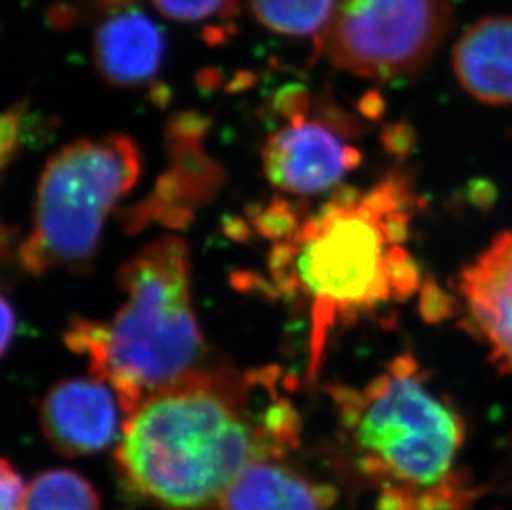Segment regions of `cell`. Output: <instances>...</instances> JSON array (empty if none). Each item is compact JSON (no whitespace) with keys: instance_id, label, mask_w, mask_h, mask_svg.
Instances as JSON below:
<instances>
[{"instance_id":"1","label":"cell","mask_w":512,"mask_h":510,"mask_svg":"<svg viewBox=\"0 0 512 510\" xmlns=\"http://www.w3.org/2000/svg\"><path fill=\"white\" fill-rule=\"evenodd\" d=\"M262 373L198 371L126 416L116 458L136 492L173 510L219 502L247 466L292 448L299 418L276 398L251 408Z\"/></svg>"},{"instance_id":"2","label":"cell","mask_w":512,"mask_h":510,"mask_svg":"<svg viewBox=\"0 0 512 510\" xmlns=\"http://www.w3.org/2000/svg\"><path fill=\"white\" fill-rule=\"evenodd\" d=\"M413 207L410 181L400 174L368 191L340 189L272 247L269 272L279 294L309 307L312 378L339 323L403 302L420 287L405 247Z\"/></svg>"},{"instance_id":"3","label":"cell","mask_w":512,"mask_h":510,"mask_svg":"<svg viewBox=\"0 0 512 510\" xmlns=\"http://www.w3.org/2000/svg\"><path fill=\"white\" fill-rule=\"evenodd\" d=\"M188 244L161 237L120 270L126 299L108 322L78 320L65 342L107 381L123 413L203 370L204 340L191 304Z\"/></svg>"},{"instance_id":"4","label":"cell","mask_w":512,"mask_h":510,"mask_svg":"<svg viewBox=\"0 0 512 510\" xmlns=\"http://www.w3.org/2000/svg\"><path fill=\"white\" fill-rule=\"evenodd\" d=\"M334 393L358 466L383 489H425L455 474L463 418L431 390L410 353L395 358L362 390Z\"/></svg>"},{"instance_id":"5","label":"cell","mask_w":512,"mask_h":510,"mask_svg":"<svg viewBox=\"0 0 512 510\" xmlns=\"http://www.w3.org/2000/svg\"><path fill=\"white\" fill-rule=\"evenodd\" d=\"M140 169L130 136L75 141L58 151L40 176L32 229L19 249L22 267L40 275L92 259L107 217Z\"/></svg>"},{"instance_id":"6","label":"cell","mask_w":512,"mask_h":510,"mask_svg":"<svg viewBox=\"0 0 512 510\" xmlns=\"http://www.w3.org/2000/svg\"><path fill=\"white\" fill-rule=\"evenodd\" d=\"M451 24L450 0H337L317 44L343 72L393 80L425 67Z\"/></svg>"},{"instance_id":"7","label":"cell","mask_w":512,"mask_h":510,"mask_svg":"<svg viewBox=\"0 0 512 510\" xmlns=\"http://www.w3.org/2000/svg\"><path fill=\"white\" fill-rule=\"evenodd\" d=\"M302 110L272 133L262 163L271 184L285 193L314 196L332 189L360 164L357 148L348 145L337 126L309 118Z\"/></svg>"},{"instance_id":"8","label":"cell","mask_w":512,"mask_h":510,"mask_svg":"<svg viewBox=\"0 0 512 510\" xmlns=\"http://www.w3.org/2000/svg\"><path fill=\"white\" fill-rule=\"evenodd\" d=\"M120 398L95 376L58 381L40 405V428L68 458L102 453L121 436Z\"/></svg>"},{"instance_id":"9","label":"cell","mask_w":512,"mask_h":510,"mask_svg":"<svg viewBox=\"0 0 512 510\" xmlns=\"http://www.w3.org/2000/svg\"><path fill=\"white\" fill-rule=\"evenodd\" d=\"M468 327L489 350V360L512 375V227L501 232L458 282Z\"/></svg>"},{"instance_id":"10","label":"cell","mask_w":512,"mask_h":510,"mask_svg":"<svg viewBox=\"0 0 512 510\" xmlns=\"http://www.w3.org/2000/svg\"><path fill=\"white\" fill-rule=\"evenodd\" d=\"M160 27L140 10L108 17L93 35V62L108 85L145 87L155 80L165 58Z\"/></svg>"},{"instance_id":"11","label":"cell","mask_w":512,"mask_h":510,"mask_svg":"<svg viewBox=\"0 0 512 510\" xmlns=\"http://www.w3.org/2000/svg\"><path fill=\"white\" fill-rule=\"evenodd\" d=\"M453 68L459 85L486 105H512V17H486L458 40Z\"/></svg>"},{"instance_id":"12","label":"cell","mask_w":512,"mask_h":510,"mask_svg":"<svg viewBox=\"0 0 512 510\" xmlns=\"http://www.w3.org/2000/svg\"><path fill=\"white\" fill-rule=\"evenodd\" d=\"M330 504L329 487L305 479L277 459L252 462L218 502L219 510H325Z\"/></svg>"},{"instance_id":"13","label":"cell","mask_w":512,"mask_h":510,"mask_svg":"<svg viewBox=\"0 0 512 510\" xmlns=\"http://www.w3.org/2000/svg\"><path fill=\"white\" fill-rule=\"evenodd\" d=\"M266 29L287 37L319 40L334 17L337 0H249Z\"/></svg>"},{"instance_id":"14","label":"cell","mask_w":512,"mask_h":510,"mask_svg":"<svg viewBox=\"0 0 512 510\" xmlns=\"http://www.w3.org/2000/svg\"><path fill=\"white\" fill-rule=\"evenodd\" d=\"M24 510H102L92 484L77 472L52 469L27 487Z\"/></svg>"},{"instance_id":"15","label":"cell","mask_w":512,"mask_h":510,"mask_svg":"<svg viewBox=\"0 0 512 510\" xmlns=\"http://www.w3.org/2000/svg\"><path fill=\"white\" fill-rule=\"evenodd\" d=\"M478 496L464 472L456 471L438 486L425 489L385 487L378 510H463Z\"/></svg>"},{"instance_id":"16","label":"cell","mask_w":512,"mask_h":510,"mask_svg":"<svg viewBox=\"0 0 512 510\" xmlns=\"http://www.w3.org/2000/svg\"><path fill=\"white\" fill-rule=\"evenodd\" d=\"M166 19L176 22H199L234 7V0H151Z\"/></svg>"},{"instance_id":"17","label":"cell","mask_w":512,"mask_h":510,"mask_svg":"<svg viewBox=\"0 0 512 510\" xmlns=\"http://www.w3.org/2000/svg\"><path fill=\"white\" fill-rule=\"evenodd\" d=\"M0 492H2V506L0 510H24L25 489L24 479L9 462L0 464Z\"/></svg>"},{"instance_id":"18","label":"cell","mask_w":512,"mask_h":510,"mask_svg":"<svg viewBox=\"0 0 512 510\" xmlns=\"http://www.w3.org/2000/svg\"><path fill=\"white\" fill-rule=\"evenodd\" d=\"M24 123V106L10 108L0 123V150H2V166L7 168L10 159L14 156L15 146L19 141L20 128Z\"/></svg>"},{"instance_id":"19","label":"cell","mask_w":512,"mask_h":510,"mask_svg":"<svg viewBox=\"0 0 512 510\" xmlns=\"http://www.w3.org/2000/svg\"><path fill=\"white\" fill-rule=\"evenodd\" d=\"M421 305H423V313L428 320H441L448 315V299L435 285H426Z\"/></svg>"},{"instance_id":"20","label":"cell","mask_w":512,"mask_h":510,"mask_svg":"<svg viewBox=\"0 0 512 510\" xmlns=\"http://www.w3.org/2000/svg\"><path fill=\"white\" fill-rule=\"evenodd\" d=\"M15 332V312L12 305L9 304V300L2 297V355L9 352L10 343L14 340Z\"/></svg>"},{"instance_id":"21","label":"cell","mask_w":512,"mask_h":510,"mask_svg":"<svg viewBox=\"0 0 512 510\" xmlns=\"http://www.w3.org/2000/svg\"><path fill=\"white\" fill-rule=\"evenodd\" d=\"M98 5L105 10H115L120 9V7H125L130 0H97Z\"/></svg>"}]
</instances>
